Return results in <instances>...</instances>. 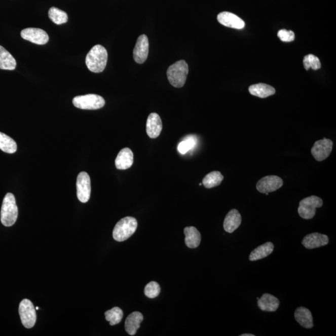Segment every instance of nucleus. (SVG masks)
Here are the masks:
<instances>
[{"label":"nucleus","instance_id":"nucleus-1","mask_svg":"<svg viewBox=\"0 0 336 336\" xmlns=\"http://www.w3.org/2000/svg\"><path fill=\"white\" fill-rule=\"evenodd\" d=\"M108 53L106 49L101 45L94 46L87 54L86 64L91 72L100 73L104 70L107 63Z\"/></svg>","mask_w":336,"mask_h":336},{"label":"nucleus","instance_id":"nucleus-33","mask_svg":"<svg viewBox=\"0 0 336 336\" xmlns=\"http://www.w3.org/2000/svg\"><path fill=\"white\" fill-rule=\"evenodd\" d=\"M240 336H255V335L250 334H244L240 335Z\"/></svg>","mask_w":336,"mask_h":336},{"label":"nucleus","instance_id":"nucleus-30","mask_svg":"<svg viewBox=\"0 0 336 336\" xmlns=\"http://www.w3.org/2000/svg\"><path fill=\"white\" fill-rule=\"evenodd\" d=\"M303 65L307 70L311 68L313 70H318L321 67L320 60L313 54H308L304 57Z\"/></svg>","mask_w":336,"mask_h":336},{"label":"nucleus","instance_id":"nucleus-3","mask_svg":"<svg viewBox=\"0 0 336 336\" xmlns=\"http://www.w3.org/2000/svg\"><path fill=\"white\" fill-rule=\"evenodd\" d=\"M189 67L184 60L177 61L169 67L167 70L168 79L170 84L176 88H181L186 81Z\"/></svg>","mask_w":336,"mask_h":336},{"label":"nucleus","instance_id":"nucleus-11","mask_svg":"<svg viewBox=\"0 0 336 336\" xmlns=\"http://www.w3.org/2000/svg\"><path fill=\"white\" fill-rule=\"evenodd\" d=\"M21 37L38 45H46L49 42V35L45 31L40 28H29L22 30Z\"/></svg>","mask_w":336,"mask_h":336},{"label":"nucleus","instance_id":"nucleus-24","mask_svg":"<svg viewBox=\"0 0 336 336\" xmlns=\"http://www.w3.org/2000/svg\"><path fill=\"white\" fill-rule=\"evenodd\" d=\"M16 61L14 57L0 46V69L13 70L16 69Z\"/></svg>","mask_w":336,"mask_h":336},{"label":"nucleus","instance_id":"nucleus-2","mask_svg":"<svg viewBox=\"0 0 336 336\" xmlns=\"http://www.w3.org/2000/svg\"><path fill=\"white\" fill-rule=\"evenodd\" d=\"M18 216V209L16 199L12 193H7L3 201L1 222L3 225L11 227L16 222Z\"/></svg>","mask_w":336,"mask_h":336},{"label":"nucleus","instance_id":"nucleus-6","mask_svg":"<svg viewBox=\"0 0 336 336\" xmlns=\"http://www.w3.org/2000/svg\"><path fill=\"white\" fill-rule=\"evenodd\" d=\"M322 204L323 202L319 197L316 196L308 197L300 202L297 212L300 217L304 219H311L315 217L316 209L322 207Z\"/></svg>","mask_w":336,"mask_h":336},{"label":"nucleus","instance_id":"nucleus-4","mask_svg":"<svg viewBox=\"0 0 336 336\" xmlns=\"http://www.w3.org/2000/svg\"><path fill=\"white\" fill-rule=\"evenodd\" d=\"M138 222L136 218L126 217L117 223L113 231V237L116 241L124 242L129 239L137 229Z\"/></svg>","mask_w":336,"mask_h":336},{"label":"nucleus","instance_id":"nucleus-26","mask_svg":"<svg viewBox=\"0 0 336 336\" xmlns=\"http://www.w3.org/2000/svg\"><path fill=\"white\" fill-rule=\"evenodd\" d=\"M223 176L218 171H212L204 177L203 184L207 189L218 186L223 181Z\"/></svg>","mask_w":336,"mask_h":336},{"label":"nucleus","instance_id":"nucleus-21","mask_svg":"<svg viewBox=\"0 0 336 336\" xmlns=\"http://www.w3.org/2000/svg\"><path fill=\"white\" fill-rule=\"evenodd\" d=\"M250 94L254 96L265 98L271 96L275 94L274 87L266 84L259 83L252 85L248 88Z\"/></svg>","mask_w":336,"mask_h":336},{"label":"nucleus","instance_id":"nucleus-14","mask_svg":"<svg viewBox=\"0 0 336 336\" xmlns=\"http://www.w3.org/2000/svg\"><path fill=\"white\" fill-rule=\"evenodd\" d=\"M329 238L326 235L319 233H312L308 234L302 240V244L307 249H314V248L323 247L328 244Z\"/></svg>","mask_w":336,"mask_h":336},{"label":"nucleus","instance_id":"nucleus-7","mask_svg":"<svg viewBox=\"0 0 336 336\" xmlns=\"http://www.w3.org/2000/svg\"><path fill=\"white\" fill-rule=\"evenodd\" d=\"M22 324L27 329L32 328L36 321V313L32 303L28 299L22 300L19 307Z\"/></svg>","mask_w":336,"mask_h":336},{"label":"nucleus","instance_id":"nucleus-31","mask_svg":"<svg viewBox=\"0 0 336 336\" xmlns=\"http://www.w3.org/2000/svg\"><path fill=\"white\" fill-rule=\"evenodd\" d=\"M144 291V294L149 298H155L160 293L161 288L159 284L156 281H152L147 284Z\"/></svg>","mask_w":336,"mask_h":336},{"label":"nucleus","instance_id":"nucleus-10","mask_svg":"<svg viewBox=\"0 0 336 336\" xmlns=\"http://www.w3.org/2000/svg\"><path fill=\"white\" fill-rule=\"evenodd\" d=\"M283 181L277 176H267L262 178L256 184V190L259 193L266 194L279 190L282 187Z\"/></svg>","mask_w":336,"mask_h":336},{"label":"nucleus","instance_id":"nucleus-15","mask_svg":"<svg viewBox=\"0 0 336 336\" xmlns=\"http://www.w3.org/2000/svg\"><path fill=\"white\" fill-rule=\"evenodd\" d=\"M162 121L159 115L152 113L147 117L146 122V133L150 138H157L162 131Z\"/></svg>","mask_w":336,"mask_h":336},{"label":"nucleus","instance_id":"nucleus-23","mask_svg":"<svg viewBox=\"0 0 336 336\" xmlns=\"http://www.w3.org/2000/svg\"><path fill=\"white\" fill-rule=\"evenodd\" d=\"M274 250V245L272 242H268L266 244L259 246L251 252L249 256L250 261H256L267 257Z\"/></svg>","mask_w":336,"mask_h":336},{"label":"nucleus","instance_id":"nucleus-16","mask_svg":"<svg viewBox=\"0 0 336 336\" xmlns=\"http://www.w3.org/2000/svg\"><path fill=\"white\" fill-rule=\"evenodd\" d=\"M242 223V217L237 209H232L227 214L223 221V229L228 233H232L239 228Z\"/></svg>","mask_w":336,"mask_h":336},{"label":"nucleus","instance_id":"nucleus-18","mask_svg":"<svg viewBox=\"0 0 336 336\" xmlns=\"http://www.w3.org/2000/svg\"><path fill=\"white\" fill-rule=\"evenodd\" d=\"M258 307L261 310L267 312H275L279 308V300L273 295L265 293L258 300Z\"/></svg>","mask_w":336,"mask_h":336},{"label":"nucleus","instance_id":"nucleus-25","mask_svg":"<svg viewBox=\"0 0 336 336\" xmlns=\"http://www.w3.org/2000/svg\"><path fill=\"white\" fill-rule=\"evenodd\" d=\"M0 150L7 154H14L17 150V144L9 136L0 132Z\"/></svg>","mask_w":336,"mask_h":336},{"label":"nucleus","instance_id":"nucleus-19","mask_svg":"<svg viewBox=\"0 0 336 336\" xmlns=\"http://www.w3.org/2000/svg\"><path fill=\"white\" fill-rule=\"evenodd\" d=\"M294 318L296 321L306 329H311L314 326L312 315L307 308H297L294 312Z\"/></svg>","mask_w":336,"mask_h":336},{"label":"nucleus","instance_id":"nucleus-28","mask_svg":"<svg viewBox=\"0 0 336 336\" xmlns=\"http://www.w3.org/2000/svg\"><path fill=\"white\" fill-rule=\"evenodd\" d=\"M106 320L110 322L111 326L119 324L124 316V313L121 309L115 307L105 313Z\"/></svg>","mask_w":336,"mask_h":336},{"label":"nucleus","instance_id":"nucleus-8","mask_svg":"<svg viewBox=\"0 0 336 336\" xmlns=\"http://www.w3.org/2000/svg\"><path fill=\"white\" fill-rule=\"evenodd\" d=\"M77 196L79 200L83 203H86L91 198V178L86 172H81L77 178Z\"/></svg>","mask_w":336,"mask_h":336},{"label":"nucleus","instance_id":"nucleus-17","mask_svg":"<svg viewBox=\"0 0 336 336\" xmlns=\"http://www.w3.org/2000/svg\"><path fill=\"white\" fill-rule=\"evenodd\" d=\"M133 154L130 148L125 147L119 153L116 159V168L120 170L130 168L133 163Z\"/></svg>","mask_w":336,"mask_h":336},{"label":"nucleus","instance_id":"nucleus-13","mask_svg":"<svg viewBox=\"0 0 336 336\" xmlns=\"http://www.w3.org/2000/svg\"><path fill=\"white\" fill-rule=\"evenodd\" d=\"M218 23L228 28L242 29L245 26V22L238 16L231 12H223L217 16Z\"/></svg>","mask_w":336,"mask_h":336},{"label":"nucleus","instance_id":"nucleus-29","mask_svg":"<svg viewBox=\"0 0 336 336\" xmlns=\"http://www.w3.org/2000/svg\"><path fill=\"white\" fill-rule=\"evenodd\" d=\"M197 143V140L195 136H188L185 138L184 140L177 146V151L182 155H185L188 152L190 151L195 147Z\"/></svg>","mask_w":336,"mask_h":336},{"label":"nucleus","instance_id":"nucleus-22","mask_svg":"<svg viewBox=\"0 0 336 336\" xmlns=\"http://www.w3.org/2000/svg\"><path fill=\"white\" fill-rule=\"evenodd\" d=\"M185 243L188 247L195 248L199 247L201 241V235L195 227H187L184 230Z\"/></svg>","mask_w":336,"mask_h":336},{"label":"nucleus","instance_id":"nucleus-34","mask_svg":"<svg viewBox=\"0 0 336 336\" xmlns=\"http://www.w3.org/2000/svg\"><path fill=\"white\" fill-rule=\"evenodd\" d=\"M39 309H40V308H38V307H36V308H35V310H39Z\"/></svg>","mask_w":336,"mask_h":336},{"label":"nucleus","instance_id":"nucleus-32","mask_svg":"<svg viewBox=\"0 0 336 336\" xmlns=\"http://www.w3.org/2000/svg\"><path fill=\"white\" fill-rule=\"evenodd\" d=\"M278 36L281 42L289 43L293 42L295 35L293 31H288L286 29H281L278 32Z\"/></svg>","mask_w":336,"mask_h":336},{"label":"nucleus","instance_id":"nucleus-9","mask_svg":"<svg viewBox=\"0 0 336 336\" xmlns=\"http://www.w3.org/2000/svg\"><path fill=\"white\" fill-rule=\"evenodd\" d=\"M332 140L324 138L315 142L311 149V154L316 161H322L329 157L332 152Z\"/></svg>","mask_w":336,"mask_h":336},{"label":"nucleus","instance_id":"nucleus-12","mask_svg":"<svg viewBox=\"0 0 336 336\" xmlns=\"http://www.w3.org/2000/svg\"><path fill=\"white\" fill-rule=\"evenodd\" d=\"M149 53L148 38L145 34L139 36L133 50V58L136 63L143 64L146 61Z\"/></svg>","mask_w":336,"mask_h":336},{"label":"nucleus","instance_id":"nucleus-20","mask_svg":"<svg viewBox=\"0 0 336 336\" xmlns=\"http://www.w3.org/2000/svg\"><path fill=\"white\" fill-rule=\"evenodd\" d=\"M143 320V316L140 312H134L127 317L125 321V327L127 332L130 335H135L140 328V324Z\"/></svg>","mask_w":336,"mask_h":336},{"label":"nucleus","instance_id":"nucleus-27","mask_svg":"<svg viewBox=\"0 0 336 336\" xmlns=\"http://www.w3.org/2000/svg\"><path fill=\"white\" fill-rule=\"evenodd\" d=\"M48 15L50 20L58 25L67 23L68 21L67 13L56 7L51 8L49 10Z\"/></svg>","mask_w":336,"mask_h":336},{"label":"nucleus","instance_id":"nucleus-5","mask_svg":"<svg viewBox=\"0 0 336 336\" xmlns=\"http://www.w3.org/2000/svg\"><path fill=\"white\" fill-rule=\"evenodd\" d=\"M73 104L83 110H98L105 104L104 98L96 94L81 95L73 98Z\"/></svg>","mask_w":336,"mask_h":336}]
</instances>
